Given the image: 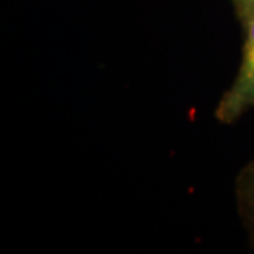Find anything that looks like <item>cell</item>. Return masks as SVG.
<instances>
[{"label": "cell", "mask_w": 254, "mask_h": 254, "mask_svg": "<svg viewBox=\"0 0 254 254\" xmlns=\"http://www.w3.org/2000/svg\"><path fill=\"white\" fill-rule=\"evenodd\" d=\"M243 30L242 61L235 81L219 99L215 118L222 125H233L254 108V17L240 21Z\"/></svg>", "instance_id": "cell-1"}, {"label": "cell", "mask_w": 254, "mask_h": 254, "mask_svg": "<svg viewBox=\"0 0 254 254\" xmlns=\"http://www.w3.org/2000/svg\"><path fill=\"white\" fill-rule=\"evenodd\" d=\"M239 21L254 17V0H232Z\"/></svg>", "instance_id": "cell-3"}, {"label": "cell", "mask_w": 254, "mask_h": 254, "mask_svg": "<svg viewBox=\"0 0 254 254\" xmlns=\"http://www.w3.org/2000/svg\"><path fill=\"white\" fill-rule=\"evenodd\" d=\"M236 202L239 215L254 249V158L246 164L237 177Z\"/></svg>", "instance_id": "cell-2"}]
</instances>
